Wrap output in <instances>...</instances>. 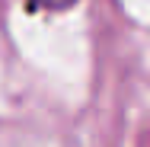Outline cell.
<instances>
[{
	"instance_id": "cell-1",
	"label": "cell",
	"mask_w": 150,
	"mask_h": 147,
	"mask_svg": "<svg viewBox=\"0 0 150 147\" xmlns=\"http://www.w3.org/2000/svg\"><path fill=\"white\" fill-rule=\"evenodd\" d=\"M42 6H64V3H70V0H38Z\"/></svg>"
}]
</instances>
